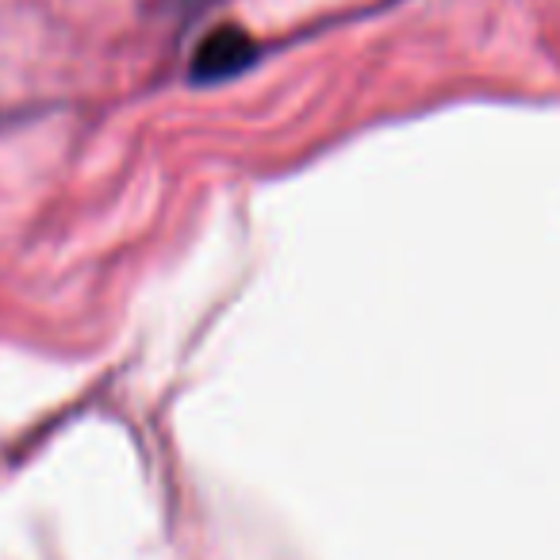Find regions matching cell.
<instances>
[{"label":"cell","instance_id":"cell-2","mask_svg":"<svg viewBox=\"0 0 560 560\" xmlns=\"http://www.w3.org/2000/svg\"><path fill=\"white\" fill-rule=\"evenodd\" d=\"M211 4H219V0H162V9L173 12V16H180V20L200 16V12H208Z\"/></svg>","mask_w":560,"mask_h":560},{"label":"cell","instance_id":"cell-1","mask_svg":"<svg viewBox=\"0 0 560 560\" xmlns=\"http://www.w3.org/2000/svg\"><path fill=\"white\" fill-rule=\"evenodd\" d=\"M257 58V43L249 39L242 27L226 24L219 27V32H211L208 39L196 47L192 55V81H200V85H211V81H226L234 78V73L249 70Z\"/></svg>","mask_w":560,"mask_h":560}]
</instances>
